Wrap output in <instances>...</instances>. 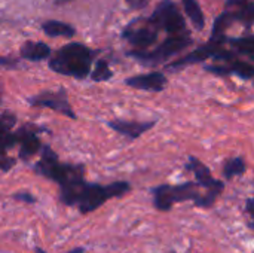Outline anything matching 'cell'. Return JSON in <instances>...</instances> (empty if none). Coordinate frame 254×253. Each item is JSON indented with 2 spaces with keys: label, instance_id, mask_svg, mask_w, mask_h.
Masks as SVG:
<instances>
[{
  "label": "cell",
  "instance_id": "cell-4",
  "mask_svg": "<svg viewBox=\"0 0 254 253\" xmlns=\"http://www.w3.org/2000/svg\"><path fill=\"white\" fill-rule=\"evenodd\" d=\"M153 206L159 212H168L173 206L185 201H196L199 194V185L196 182H186L180 185H159L152 189Z\"/></svg>",
  "mask_w": 254,
  "mask_h": 253
},
{
  "label": "cell",
  "instance_id": "cell-11",
  "mask_svg": "<svg viewBox=\"0 0 254 253\" xmlns=\"http://www.w3.org/2000/svg\"><path fill=\"white\" fill-rule=\"evenodd\" d=\"M15 140L19 143V158L21 160H28L30 157L36 155L40 148L42 142L37 137L36 131H33L30 127H22L15 133Z\"/></svg>",
  "mask_w": 254,
  "mask_h": 253
},
{
  "label": "cell",
  "instance_id": "cell-5",
  "mask_svg": "<svg viewBox=\"0 0 254 253\" xmlns=\"http://www.w3.org/2000/svg\"><path fill=\"white\" fill-rule=\"evenodd\" d=\"M186 170H189L195 174V179H196V183L199 185V188L207 189V194L201 195L196 201H193V204L196 207H202V209L213 207L214 203L217 201V198L222 195V192L225 189V183L222 180L214 179L210 169L195 157L189 158V163L186 164Z\"/></svg>",
  "mask_w": 254,
  "mask_h": 253
},
{
  "label": "cell",
  "instance_id": "cell-20",
  "mask_svg": "<svg viewBox=\"0 0 254 253\" xmlns=\"http://www.w3.org/2000/svg\"><path fill=\"white\" fill-rule=\"evenodd\" d=\"M128 4H129V7H132V9H143V7H146L147 4H149V1L150 0H125Z\"/></svg>",
  "mask_w": 254,
  "mask_h": 253
},
{
  "label": "cell",
  "instance_id": "cell-14",
  "mask_svg": "<svg viewBox=\"0 0 254 253\" xmlns=\"http://www.w3.org/2000/svg\"><path fill=\"white\" fill-rule=\"evenodd\" d=\"M42 30L51 37H73L76 34V30L70 24L61 21H46L43 22Z\"/></svg>",
  "mask_w": 254,
  "mask_h": 253
},
{
  "label": "cell",
  "instance_id": "cell-2",
  "mask_svg": "<svg viewBox=\"0 0 254 253\" xmlns=\"http://www.w3.org/2000/svg\"><path fill=\"white\" fill-rule=\"evenodd\" d=\"M94 52L82 43H68L60 48L49 60L51 70L64 75L83 79L91 72V63Z\"/></svg>",
  "mask_w": 254,
  "mask_h": 253
},
{
  "label": "cell",
  "instance_id": "cell-21",
  "mask_svg": "<svg viewBox=\"0 0 254 253\" xmlns=\"http://www.w3.org/2000/svg\"><path fill=\"white\" fill-rule=\"evenodd\" d=\"M253 204H254L253 198H249V200H247V203H246V213L250 216L252 222H253V210H254Z\"/></svg>",
  "mask_w": 254,
  "mask_h": 253
},
{
  "label": "cell",
  "instance_id": "cell-22",
  "mask_svg": "<svg viewBox=\"0 0 254 253\" xmlns=\"http://www.w3.org/2000/svg\"><path fill=\"white\" fill-rule=\"evenodd\" d=\"M34 252L46 253L43 249H40V248H36V249H34ZM85 252H86V249H85V248H76V249H73V251H70V252H67V253H85Z\"/></svg>",
  "mask_w": 254,
  "mask_h": 253
},
{
  "label": "cell",
  "instance_id": "cell-12",
  "mask_svg": "<svg viewBox=\"0 0 254 253\" xmlns=\"http://www.w3.org/2000/svg\"><path fill=\"white\" fill-rule=\"evenodd\" d=\"M156 125L155 121H150V122H138V121H122V119H118V121H110L109 122V127L129 139H137L140 137L141 134H144L146 131H149L150 128H153Z\"/></svg>",
  "mask_w": 254,
  "mask_h": 253
},
{
  "label": "cell",
  "instance_id": "cell-17",
  "mask_svg": "<svg viewBox=\"0 0 254 253\" xmlns=\"http://www.w3.org/2000/svg\"><path fill=\"white\" fill-rule=\"evenodd\" d=\"M229 43L240 52L247 54L249 57L253 58L254 55V37L247 36V37H237V39H229Z\"/></svg>",
  "mask_w": 254,
  "mask_h": 253
},
{
  "label": "cell",
  "instance_id": "cell-19",
  "mask_svg": "<svg viewBox=\"0 0 254 253\" xmlns=\"http://www.w3.org/2000/svg\"><path fill=\"white\" fill-rule=\"evenodd\" d=\"M13 200L16 201H22V203H27V204H34L36 203V197L30 192H16L13 194Z\"/></svg>",
  "mask_w": 254,
  "mask_h": 253
},
{
  "label": "cell",
  "instance_id": "cell-1",
  "mask_svg": "<svg viewBox=\"0 0 254 253\" xmlns=\"http://www.w3.org/2000/svg\"><path fill=\"white\" fill-rule=\"evenodd\" d=\"M42 158L34 166V171L49 180H54L60 185V191L68 189L85 180V169L83 166L74 164H63L58 160V155L48 146L42 145Z\"/></svg>",
  "mask_w": 254,
  "mask_h": 253
},
{
  "label": "cell",
  "instance_id": "cell-8",
  "mask_svg": "<svg viewBox=\"0 0 254 253\" xmlns=\"http://www.w3.org/2000/svg\"><path fill=\"white\" fill-rule=\"evenodd\" d=\"M27 101L33 107H46V109H52L58 113H63L71 119L77 118L68 103L67 91L64 88H60L58 91H43L40 94L30 97Z\"/></svg>",
  "mask_w": 254,
  "mask_h": 253
},
{
  "label": "cell",
  "instance_id": "cell-10",
  "mask_svg": "<svg viewBox=\"0 0 254 253\" xmlns=\"http://www.w3.org/2000/svg\"><path fill=\"white\" fill-rule=\"evenodd\" d=\"M167 78L164 73L161 72H152L147 75H138V76H132L128 78L125 81V84L131 88L135 89H143V91H152V92H159L162 89H165L167 86Z\"/></svg>",
  "mask_w": 254,
  "mask_h": 253
},
{
  "label": "cell",
  "instance_id": "cell-15",
  "mask_svg": "<svg viewBox=\"0 0 254 253\" xmlns=\"http://www.w3.org/2000/svg\"><path fill=\"white\" fill-rule=\"evenodd\" d=\"M182 3H183L185 12L188 13L189 19L196 27V30H202L205 25V18H204V13H202L199 3L196 0H182Z\"/></svg>",
  "mask_w": 254,
  "mask_h": 253
},
{
  "label": "cell",
  "instance_id": "cell-6",
  "mask_svg": "<svg viewBox=\"0 0 254 253\" xmlns=\"http://www.w3.org/2000/svg\"><path fill=\"white\" fill-rule=\"evenodd\" d=\"M192 45V39L189 37V34H183V33H179V34H171V37L165 39L156 49L153 51H132L129 52L131 57H134L135 60H138L140 63L143 64H147V66H156V64H161L167 60H170L171 57L177 55L179 52H182L183 49H186L188 46Z\"/></svg>",
  "mask_w": 254,
  "mask_h": 253
},
{
  "label": "cell",
  "instance_id": "cell-18",
  "mask_svg": "<svg viewBox=\"0 0 254 253\" xmlns=\"http://www.w3.org/2000/svg\"><path fill=\"white\" fill-rule=\"evenodd\" d=\"M112 76H113V73H112V70L109 67V63L104 61V60L97 61V66H95V69L91 73V79L95 81V82H106Z\"/></svg>",
  "mask_w": 254,
  "mask_h": 253
},
{
  "label": "cell",
  "instance_id": "cell-24",
  "mask_svg": "<svg viewBox=\"0 0 254 253\" xmlns=\"http://www.w3.org/2000/svg\"><path fill=\"white\" fill-rule=\"evenodd\" d=\"M0 101H1V86H0Z\"/></svg>",
  "mask_w": 254,
  "mask_h": 253
},
{
  "label": "cell",
  "instance_id": "cell-9",
  "mask_svg": "<svg viewBox=\"0 0 254 253\" xmlns=\"http://www.w3.org/2000/svg\"><path fill=\"white\" fill-rule=\"evenodd\" d=\"M122 37L127 39L138 51H144L156 42L158 30L149 21L144 25H134V22H131L122 31Z\"/></svg>",
  "mask_w": 254,
  "mask_h": 253
},
{
  "label": "cell",
  "instance_id": "cell-23",
  "mask_svg": "<svg viewBox=\"0 0 254 253\" xmlns=\"http://www.w3.org/2000/svg\"><path fill=\"white\" fill-rule=\"evenodd\" d=\"M18 60H12V58H0V66H15Z\"/></svg>",
  "mask_w": 254,
  "mask_h": 253
},
{
  "label": "cell",
  "instance_id": "cell-16",
  "mask_svg": "<svg viewBox=\"0 0 254 253\" xmlns=\"http://www.w3.org/2000/svg\"><path fill=\"white\" fill-rule=\"evenodd\" d=\"M247 170V163L243 157H235V158H231L226 164H225V169H223V176L231 180L237 176H243Z\"/></svg>",
  "mask_w": 254,
  "mask_h": 253
},
{
  "label": "cell",
  "instance_id": "cell-13",
  "mask_svg": "<svg viewBox=\"0 0 254 253\" xmlns=\"http://www.w3.org/2000/svg\"><path fill=\"white\" fill-rule=\"evenodd\" d=\"M19 52L28 61H42L51 57V48L43 42H25Z\"/></svg>",
  "mask_w": 254,
  "mask_h": 253
},
{
  "label": "cell",
  "instance_id": "cell-3",
  "mask_svg": "<svg viewBox=\"0 0 254 253\" xmlns=\"http://www.w3.org/2000/svg\"><path fill=\"white\" fill-rule=\"evenodd\" d=\"M131 185L128 182H113L110 185H100V183H88L82 186L77 200H76V207L82 215H88L98 207H101L104 203H107L112 198H119L129 192Z\"/></svg>",
  "mask_w": 254,
  "mask_h": 253
},
{
  "label": "cell",
  "instance_id": "cell-7",
  "mask_svg": "<svg viewBox=\"0 0 254 253\" xmlns=\"http://www.w3.org/2000/svg\"><path fill=\"white\" fill-rule=\"evenodd\" d=\"M156 30H165L170 34H179L185 31V19L173 0L161 1L147 19Z\"/></svg>",
  "mask_w": 254,
  "mask_h": 253
}]
</instances>
